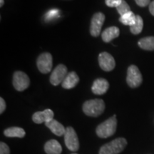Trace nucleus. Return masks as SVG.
Returning <instances> with one entry per match:
<instances>
[{"instance_id":"nucleus-1","label":"nucleus","mask_w":154,"mask_h":154,"mask_svg":"<svg viewBox=\"0 0 154 154\" xmlns=\"http://www.w3.org/2000/svg\"><path fill=\"white\" fill-rule=\"evenodd\" d=\"M86 115L91 117H97L105 110V103L102 99H91L84 102L82 107Z\"/></svg>"},{"instance_id":"nucleus-2","label":"nucleus","mask_w":154,"mask_h":154,"mask_svg":"<svg viewBox=\"0 0 154 154\" xmlns=\"http://www.w3.org/2000/svg\"><path fill=\"white\" fill-rule=\"evenodd\" d=\"M117 128L116 116L113 115L104 122L99 124L96 128V132L97 136L100 138H106L113 136L115 134Z\"/></svg>"},{"instance_id":"nucleus-3","label":"nucleus","mask_w":154,"mask_h":154,"mask_svg":"<svg viewBox=\"0 0 154 154\" xmlns=\"http://www.w3.org/2000/svg\"><path fill=\"white\" fill-rule=\"evenodd\" d=\"M126 145L127 140L124 138H118L101 146L99 154H119L124 151Z\"/></svg>"},{"instance_id":"nucleus-4","label":"nucleus","mask_w":154,"mask_h":154,"mask_svg":"<svg viewBox=\"0 0 154 154\" xmlns=\"http://www.w3.org/2000/svg\"><path fill=\"white\" fill-rule=\"evenodd\" d=\"M143 82L142 74L136 65H131L127 71L126 82L131 88H137Z\"/></svg>"},{"instance_id":"nucleus-5","label":"nucleus","mask_w":154,"mask_h":154,"mask_svg":"<svg viewBox=\"0 0 154 154\" xmlns=\"http://www.w3.org/2000/svg\"><path fill=\"white\" fill-rule=\"evenodd\" d=\"M65 145L69 150L72 151H77L79 149V142L76 131L72 127L69 126L66 128L64 134Z\"/></svg>"},{"instance_id":"nucleus-6","label":"nucleus","mask_w":154,"mask_h":154,"mask_svg":"<svg viewBox=\"0 0 154 154\" xmlns=\"http://www.w3.org/2000/svg\"><path fill=\"white\" fill-rule=\"evenodd\" d=\"M38 69L42 74H48L53 66V58L51 54L45 52L42 54L36 61Z\"/></svg>"},{"instance_id":"nucleus-7","label":"nucleus","mask_w":154,"mask_h":154,"mask_svg":"<svg viewBox=\"0 0 154 154\" xmlns=\"http://www.w3.org/2000/svg\"><path fill=\"white\" fill-rule=\"evenodd\" d=\"M13 86L18 91H23L29 87L30 80L27 74L24 72L17 71L13 75Z\"/></svg>"},{"instance_id":"nucleus-8","label":"nucleus","mask_w":154,"mask_h":154,"mask_svg":"<svg viewBox=\"0 0 154 154\" xmlns=\"http://www.w3.org/2000/svg\"><path fill=\"white\" fill-rule=\"evenodd\" d=\"M105 21V15L101 12H97L94 14L90 25V33L91 36L96 37L99 36L102 26Z\"/></svg>"},{"instance_id":"nucleus-9","label":"nucleus","mask_w":154,"mask_h":154,"mask_svg":"<svg viewBox=\"0 0 154 154\" xmlns=\"http://www.w3.org/2000/svg\"><path fill=\"white\" fill-rule=\"evenodd\" d=\"M67 74L68 73L66 66L63 64H59L54 69L50 76V82L54 86H58L59 84H62Z\"/></svg>"},{"instance_id":"nucleus-10","label":"nucleus","mask_w":154,"mask_h":154,"mask_svg":"<svg viewBox=\"0 0 154 154\" xmlns=\"http://www.w3.org/2000/svg\"><path fill=\"white\" fill-rule=\"evenodd\" d=\"M99 63L100 67L105 72H111L116 66L114 58L106 51L99 55Z\"/></svg>"},{"instance_id":"nucleus-11","label":"nucleus","mask_w":154,"mask_h":154,"mask_svg":"<svg viewBox=\"0 0 154 154\" xmlns=\"http://www.w3.org/2000/svg\"><path fill=\"white\" fill-rule=\"evenodd\" d=\"M54 113L53 111L48 109L43 111H37L34 113L32 116V120L35 124H40L51 121L54 119Z\"/></svg>"},{"instance_id":"nucleus-12","label":"nucleus","mask_w":154,"mask_h":154,"mask_svg":"<svg viewBox=\"0 0 154 154\" xmlns=\"http://www.w3.org/2000/svg\"><path fill=\"white\" fill-rule=\"evenodd\" d=\"M109 88V84L105 79L99 78L94 81L92 85V92L96 95H103L106 93Z\"/></svg>"},{"instance_id":"nucleus-13","label":"nucleus","mask_w":154,"mask_h":154,"mask_svg":"<svg viewBox=\"0 0 154 154\" xmlns=\"http://www.w3.org/2000/svg\"><path fill=\"white\" fill-rule=\"evenodd\" d=\"M79 82V77L76 72H72L68 73L66 78L63 80L61 84V86L63 88L66 89H71V88L75 87Z\"/></svg>"},{"instance_id":"nucleus-14","label":"nucleus","mask_w":154,"mask_h":154,"mask_svg":"<svg viewBox=\"0 0 154 154\" xmlns=\"http://www.w3.org/2000/svg\"><path fill=\"white\" fill-rule=\"evenodd\" d=\"M120 34V30L116 26H110V27L106 29L102 32L101 38L103 41L106 43H109L112 41L113 39L117 38Z\"/></svg>"},{"instance_id":"nucleus-15","label":"nucleus","mask_w":154,"mask_h":154,"mask_svg":"<svg viewBox=\"0 0 154 154\" xmlns=\"http://www.w3.org/2000/svg\"><path fill=\"white\" fill-rule=\"evenodd\" d=\"M45 125L54 134L57 135V136H63L66 132V128H64V126L55 119H52L49 122L45 123Z\"/></svg>"},{"instance_id":"nucleus-16","label":"nucleus","mask_w":154,"mask_h":154,"mask_svg":"<svg viewBox=\"0 0 154 154\" xmlns=\"http://www.w3.org/2000/svg\"><path fill=\"white\" fill-rule=\"evenodd\" d=\"M44 151L47 154H61L62 151V148H61V144L57 140L52 139L45 143Z\"/></svg>"},{"instance_id":"nucleus-17","label":"nucleus","mask_w":154,"mask_h":154,"mask_svg":"<svg viewBox=\"0 0 154 154\" xmlns=\"http://www.w3.org/2000/svg\"><path fill=\"white\" fill-rule=\"evenodd\" d=\"M4 134L7 137L10 138H24L25 136V131L20 127H10L4 131Z\"/></svg>"},{"instance_id":"nucleus-18","label":"nucleus","mask_w":154,"mask_h":154,"mask_svg":"<svg viewBox=\"0 0 154 154\" xmlns=\"http://www.w3.org/2000/svg\"><path fill=\"white\" fill-rule=\"evenodd\" d=\"M138 46L142 49L147 51H154V36L144 37L138 42Z\"/></svg>"},{"instance_id":"nucleus-19","label":"nucleus","mask_w":154,"mask_h":154,"mask_svg":"<svg viewBox=\"0 0 154 154\" xmlns=\"http://www.w3.org/2000/svg\"><path fill=\"white\" fill-rule=\"evenodd\" d=\"M136 15H135L134 13L131 11L122 15L119 18V22L122 23L123 24L126 25V26H133L135 24V22H136Z\"/></svg>"},{"instance_id":"nucleus-20","label":"nucleus","mask_w":154,"mask_h":154,"mask_svg":"<svg viewBox=\"0 0 154 154\" xmlns=\"http://www.w3.org/2000/svg\"><path fill=\"white\" fill-rule=\"evenodd\" d=\"M143 27V21L140 15H136V20L133 26H130V31L132 34H138L142 32Z\"/></svg>"},{"instance_id":"nucleus-21","label":"nucleus","mask_w":154,"mask_h":154,"mask_svg":"<svg viewBox=\"0 0 154 154\" xmlns=\"http://www.w3.org/2000/svg\"><path fill=\"white\" fill-rule=\"evenodd\" d=\"M116 9H117V11L119 12V14H120L121 16H122V15H124L125 14H126V13L131 11L129 5L127 4V2L125 1V0H123L122 2H121V5L117 7Z\"/></svg>"},{"instance_id":"nucleus-22","label":"nucleus","mask_w":154,"mask_h":154,"mask_svg":"<svg viewBox=\"0 0 154 154\" xmlns=\"http://www.w3.org/2000/svg\"><path fill=\"white\" fill-rule=\"evenodd\" d=\"M59 14H60V11L57 9H52L51 10L48 11L47 14H45V20L46 21H50L53 20L57 17H59Z\"/></svg>"},{"instance_id":"nucleus-23","label":"nucleus","mask_w":154,"mask_h":154,"mask_svg":"<svg viewBox=\"0 0 154 154\" xmlns=\"http://www.w3.org/2000/svg\"><path fill=\"white\" fill-rule=\"evenodd\" d=\"M123 0H105L106 5L109 7H117L121 5Z\"/></svg>"},{"instance_id":"nucleus-24","label":"nucleus","mask_w":154,"mask_h":154,"mask_svg":"<svg viewBox=\"0 0 154 154\" xmlns=\"http://www.w3.org/2000/svg\"><path fill=\"white\" fill-rule=\"evenodd\" d=\"M0 154H10L9 146L4 142L0 143Z\"/></svg>"},{"instance_id":"nucleus-25","label":"nucleus","mask_w":154,"mask_h":154,"mask_svg":"<svg viewBox=\"0 0 154 154\" xmlns=\"http://www.w3.org/2000/svg\"><path fill=\"white\" fill-rule=\"evenodd\" d=\"M135 2L139 7H145L151 3V0H135Z\"/></svg>"},{"instance_id":"nucleus-26","label":"nucleus","mask_w":154,"mask_h":154,"mask_svg":"<svg viewBox=\"0 0 154 154\" xmlns=\"http://www.w3.org/2000/svg\"><path fill=\"white\" fill-rule=\"evenodd\" d=\"M6 109V103L2 97L0 98V113H2Z\"/></svg>"},{"instance_id":"nucleus-27","label":"nucleus","mask_w":154,"mask_h":154,"mask_svg":"<svg viewBox=\"0 0 154 154\" xmlns=\"http://www.w3.org/2000/svg\"><path fill=\"white\" fill-rule=\"evenodd\" d=\"M149 11L150 13L154 16V0L153 2H151L149 5Z\"/></svg>"},{"instance_id":"nucleus-28","label":"nucleus","mask_w":154,"mask_h":154,"mask_svg":"<svg viewBox=\"0 0 154 154\" xmlns=\"http://www.w3.org/2000/svg\"><path fill=\"white\" fill-rule=\"evenodd\" d=\"M4 3H5V1H4V0H0V7H3Z\"/></svg>"},{"instance_id":"nucleus-29","label":"nucleus","mask_w":154,"mask_h":154,"mask_svg":"<svg viewBox=\"0 0 154 154\" xmlns=\"http://www.w3.org/2000/svg\"><path fill=\"white\" fill-rule=\"evenodd\" d=\"M73 154H76V153H73Z\"/></svg>"}]
</instances>
